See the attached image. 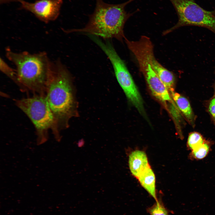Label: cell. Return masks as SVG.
Segmentation results:
<instances>
[{
  "label": "cell",
  "mask_w": 215,
  "mask_h": 215,
  "mask_svg": "<svg viewBox=\"0 0 215 215\" xmlns=\"http://www.w3.org/2000/svg\"><path fill=\"white\" fill-rule=\"evenodd\" d=\"M15 103L34 125L37 144L46 142L48 139L49 131L53 127V119L45 96L33 95L31 97L16 100Z\"/></svg>",
  "instance_id": "4"
},
{
  "label": "cell",
  "mask_w": 215,
  "mask_h": 215,
  "mask_svg": "<svg viewBox=\"0 0 215 215\" xmlns=\"http://www.w3.org/2000/svg\"><path fill=\"white\" fill-rule=\"evenodd\" d=\"M214 73H215V70H214ZM214 95H215V81L214 82Z\"/></svg>",
  "instance_id": "19"
},
{
  "label": "cell",
  "mask_w": 215,
  "mask_h": 215,
  "mask_svg": "<svg viewBox=\"0 0 215 215\" xmlns=\"http://www.w3.org/2000/svg\"><path fill=\"white\" fill-rule=\"evenodd\" d=\"M205 141L201 134L197 132H193L189 134L187 146L189 149L192 151L202 144Z\"/></svg>",
  "instance_id": "14"
},
{
  "label": "cell",
  "mask_w": 215,
  "mask_h": 215,
  "mask_svg": "<svg viewBox=\"0 0 215 215\" xmlns=\"http://www.w3.org/2000/svg\"><path fill=\"white\" fill-rule=\"evenodd\" d=\"M73 81L69 71L59 60L53 63L45 96L53 117L51 131L57 141L61 139V130L69 127L70 119L78 115Z\"/></svg>",
  "instance_id": "1"
},
{
  "label": "cell",
  "mask_w": 215,
  "mask_h": 215,
  "mask_svg": "<svg viewBox=\"0 0 215 215\" xmlns=\"http://www.w3.org/2000/svg\"><path fill=\"white\" fill-rule=\"evenodd\" d=\"M208 110L215 124V95L208 101L207 105Z\"/></svg>",
  "instance_id": "17"
},
{
  "label": "cell",
  "mask_w": 215,
  "mask_h": 215,
  "mask_svg": "<svg viewBox=\"0 0 215 215\" xmlns=\"http://www.w3.org/2000/svg\"><path fill=\"white\" fill-rule=\"evenodd\" d=\"M95 0L94 10L89 16L88 21L85 27L66 32L80 33L105 39L115 38L123 42L125 37L123 30L125 24L128 19L137 12L136 10L131 13L128 12L125 7L135 0H128L117 4L106 3L103 0Z\"/></svg>",
  "instance_id": "3"
},
{
  "label": "cell",
  "mask_w": 215,
  "mask_h": 215,
  "mask_svg": "<svg viewBox=\"0 0 215 215\" xmlns=\"http://www.w3.org/2000/svg\"><path fill=\"white\" fill-rule=\"evenodd\" d=\"M20 3L22 9L31 12L40 21L48 23L58 17L63 0H37L32 3L22 0Z\"/></svg>",
  "instance_id": "9"
},
{
  "label": "cell",
  "mask_w": 215,
  "mask_h": 215,
  "mask_svg": "<svg viewBox=\"0 0 215 215\" xmlns=\"http://www.w3.org/2000/svg\"><path fill=\"white\" fill-rule=\"evenodd\" d=\"M138 64L139 69L143 75L151 93L162 102L168 110L170 106L175 102L166 87L147 59H141Z\"/></svg>",
  "instance_id": "7"
},
{
  "label": "cell",
  "mask_w": 215,
  "mask_h": 215,
  "mask_svg": "<svg viewBox=\"0 0 215 215\" xmlns=\"http://www.w3.org/2000/svg\"><path fill=\"white\" fill-rule=\"evenodd\" d=\"M147 211L150 215H169L167 209L160 199H158L152 206L148 208Z\"/></svg>",
  "instance_id": "15"
},
{
  "label": "cell",
  "mask_w": 215,
  "mask_h": 215,
  "mask_svg": "<svg viewBox=\"0 0 215 215\" xmlns=\"http://www.w3.org/2000/svg\"><path fill=\"white\" fill-rule=\"evenodd\" d=\"M22 0H0L1 4L7 3L8 2L13 1H19L20 2Z\"/></svg>",
  "instance_id": "18"
},
{
  "label": "cell",
  "mask_w": 215,
  "mask_h": 215,
  "mask_svg": "<svg viewBox=\"0 0 215 215\" xmlns=\"http://www.w3.org/2000/svg\"><path fill=\"white\" fill-rule=\"evenodd\" d=\"M138 41L153 70L170 93L175 91V76L172 72L164 67L156 59L154 54L153 45L150 39L142 36Z\"/></svg>",
  "instance_id": "8"
},
{
  "label": "cell",
  "mask_w": 215,
  "mask_h": 215,
  "mask_svg": "<svg viewBox=\"0 0 215 215\" xmlns=\"http://www.w3.org/2000/svg\"><path fill=\"white\" fill-rule=\"evenodd\" d=\"M128 165L132 174L137 178L150 165L146 153L139 150H135L130 153Z\"/></svg>",
  "instance_id": "10"
},
{
  "label": "cell",
  "mask_w": 215,
  "mask_h": 215,
  "mask_svg": "<svg viewBox=\"0 0 215 215\" xmlns=\"http://www.w3.org/2000/svg\"><path fill=\"white\" fill-rule=\"evenodd\" d=\"M177 14L178 20L173 27L164 31L165 35L183 26L203 27L215 34V10H207L194 0H169Z\"/></svg>",
  "instance_id": "5"
},
{
  "label": "cell",
  "mask_w": 215,
  "mask_h": 215,
  "mask_svg": "<svg viewBox=\"0 0 215 215\" xmlns=\"http://www.w3.org/2000/svg\"><path fill=\"white\" fill-rule=\"evenodd\" d=\"M171 95L182 115L192 127H194L196 117L188 100L175 91Z\"/></svg>",
  "instance_id": "11"
},
{
  "label": "cell",
  "mask_w": 215,
  "mask_h": 215,
  "mask_svg": "<svg viewBox=\"0 0 215 215\" xmlns=\"http://www.w3.org/2000/svg\"><path fill=\"white\" fill-rule=\"evenodd\" d=\"M137 179L141 186L156 201L155 175L149 165L143 171Z\"/></svg>",
  "instance_id": "12"
},
{
  "label": "cell",
  "mask_w": 215,
  "mask_h": 215,
  "mask_svg": "<svg viewBox=\"0 0 215 215\" xmlns=\"http://www.w3.org/2000/svg\"><path fill=\"white\" fill-rule=\"evenodd\" d=\"M102 50L110 61L117 81L128 99L141 114L145 116L142 98L125 62L112 44L105 45Z\"/></svg>",
  "instance_id": "6"
},
{
  "label": "cell",
  "mask_w": 215,
  "mask_h": 215,
  "mask_svg": "<svg viewBox=\"0 0 215 215\" xmlns=\"http://www.w3.org/2000/svg\"><path fill=\"white\" fill-rule=\"evenodd\" d=\"M0 69L3 73L16 83V70L10 67L1 58H0Z\"/></svg>",
  "instance_id": "16"
},
{
  "label": "cell",
  "mask_w": 215,
  "mask_h": 215,
  "mask_svg": "<svg viewBox=\"0 0 215 215\" xmlns=\"http://www.w3.org/2000/svg\"><path fill=\"white\" fill-rule=\"evenodd\" d=\"M211 145L210 142L205 140L202 144L191 151L189 154V158L191 159L197 160L203 159L210 150Z\"/></svg>",
  "instance_id": "13"
},
{
  "label": "cell",
  "mask_w": 215,
  "mask_h": 215,
  "mask_svg": "<svg viewBox=\"0 0 215 215\" xmlns=\"http://www.w3.org/2000/svg\"><path fill=\"white\" fill-rule=\"evenodd\" d=\"M7 58L15 65L16 83L23 92L45 96L46 86L53 62L45 52L31 54L6 50Z\"/></svg>",
  "instance_id": "2"
}]
</instances>
